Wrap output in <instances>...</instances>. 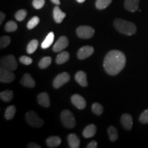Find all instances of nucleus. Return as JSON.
I'll use <instances>...</instances> for the list:
<instances>
[{"label": "nucleus", "mask_w": 148, "mask_h": 148, "mask_svg": "<svg viewBox=\"0 0 148 148\" xmlns=\"http://www.w3.org/2000/svg\"><path fill=\"white\" fill-rule=\"evenodd\" d=\"M126 58L119 50H111L107 53L103 60V68L108 75H116L119 73L125 65Z\"/></svg>", "instance_id": "nucleus-1"}, {"label": "nucleus", "mask_w": 148, "mask_h": 148, "mask_svg": "<svg viewBox=\"0 0 148 148\" xmlns=\"http://www.w3.org/2000/svg\"><path fill=\"white\" fill-rule=\"evenodd\" d=\"M113 24L116 30L123 34L132 36L136 32V27L132 22L122 18H116Z\"/></svg>", "instance_id": "nucleus-2"}, {"label": "nucleus", "mask_w": 148, "mask_h": 148, "mask_svg": "<svg viewBox=\"0 0 148 148\" xmlns=\"http://www.w3.org/2000/svg\"><path fill=\"white\" fill-rule=\"evenodd\" d=\"M60 119L62 124L66 128H73L76 125L74 116L71 111L68 110H64L61 112Z\"/></svg>", "instance_id": "nucleus-3"}, {"label": "nucleus", "mask_w": 148, "mask_h": 148, "mask_svg": "<svg viewBox=\"0 0 148 148\" xmlns=\"http://www.w3.org/2000/svg\"><path fill=\"white\" fill-rule=\"evenodd\" d=\"M25 120L29 125L34 127H40L44 124L43 120L34 111L27 112L25 114Z\"/></svg>", "instance_id": "nucleus-4"}, {"label": "nucleus", "mask_w": 148, "mask_h": 148, "mask_svg": "<svg viewBox=\"0 0 148 148\" xmlns=\"http://www.w3.org/2000/svg\"><path fill=\"white\" fill-rule=\"evenodd\" d=\"M0 64L1 67L11 71H14L17 68V62L13 55H8L2 57L0 60Z\"/></svg>", "instance_id": "nucleus-5"}, {"label": "nucleus", "mask_w": 148, "mask_h": 148, "mask_svg": "<svg viewBox=\"0 0 148 148\" xmlns=\"http://www.w3.org/2000/svg\"><path fill=\"white\" fill-rule=\"evenodd\" d=\"M76 34L77 36L84 39H88L92 37L95 34V29L92 27L88 25H82L79 26L76 29Z\"/></svg>", "instance_id": "nucleus-6"}, {"label": "nucleus", "mask_w": 148, "mask_h": 148, "mask_svg": "<svg viewBox=\"0 0 148 148\" xmlns=\"http://www.w3.org/2000/svg\"><path fill=\"white\" fill-rule=\"evenodd\" d=\"M70 80V75L69 74L66 72H63L58 74L55 79H53V86L55 88H59L62 85H64L66 83H67Z\"/></svg>", "instance_id": "nucleus-7"}, {"label": "nucleus", "mask_w": 148, "mask_h": 148, "mask_svg": "<svg viewBox=\"0 0 148 148\" xmlns=\"http://www.w3.org/2000/svg\"><path fill=\"white\" fill-rule=\"evenodd\" d=\"M15 75L11 70L1 67L0 69V82L3 83H10L14 81Z\"/></svg>", "instance_id": "nucleus-8"}, {"label": "nucleus", "mask_w": 148, "mask_h": 148, "mask_svg": "<svg viewBox=\"0 0 148 148\" xmlns=\"http://www.w3.org/2000/svg\"><path fill=\"white\" fill-rule=\"evenodd\" d=\"M68 45H69V40H68L67 37L62 36L59 38V39L53 45V51L54 52H60L64 49H65Z\"/></svg>", "instance_id": "nucleus-9"}, {"label": "nucleus", "mask_w": 148, "mask_h": 148, "mask_svg": "<svg viewBox=\"0 0 148 148\" xmlns=\"http://www.w3.org/2000/svg\"><path fill=\"white\" fill-rule=\"evenodd\" d=\"M94 52V48L91 46H84L77 51V56L79 60H84L90 56Z\"/></svg>", "instance_id": "nucleus-10"}, {"label": "nucleus", "mask_w": 148, "mask_h": 148, "mask_svg": "<svg viewBox=\"0 0 148 148\" xmlns=\"http://www.w3.org/2000/svg\"><path fill=\"white\" fill-rule=\"evenodd\" d=\"M71 101L74 106L77 107V108L79 109V110H82V109H84L85 107H86V101H85V99L82 97V96L77 95V94L72 95V97L71 98Z\"/></svg>", "instance_id": "nucleus-11"}, {"label": "nucleus", "mask_w": 148, "mask_h": 148, "mask_svg": "<svg viewBox=\"0 0 148 148\" xmlns=\"http://www.w3.org/2000/svg\"><path fill=\"white\" fill-rule=\"evenodd\" d=\"M121 123L123 127L127 130H130L133 125V121L132 116L130 114H123L121 116Z\"/></svg>", "instance_id": "nucleus-12"}, {"label": "nucleus", "mask_w": 148, "mask_h": 148, "mask_svg": "<svg viewBox=\"0 0 148 148\" xmlns=\"http://www.w3.org/2000/svg\"><path fill=\"white\" fill-rule=\"evenodd\" d=\"M139 1L140 0H125V8L130 12H136L138 9Z\"/></svg>", "instance_id": "nucleus-13"}, {"label": "nucleus", "mask_w": 148, "mask_h": 148, "mask_svg": "<svg viewBox=\"0 0 148 148\" xmlns=\"http://www.w3.org/2000/svg\"><path fill=\"white\" fill-rule=\"evenodd\" d=\"M53 16L56 23H60L61 22L63 21L64 18H65L66 14L62 12V11L60 10V8L57 5V6H56L55 8H53Z\"/></svg>", "instance_id": "nucleus-14"}, {"label": "nucleus", "mask_w": 148, "mask_h": 148, "mask_svg": "<svg viewBox=\"0 0 148 148\" xmlns=\"http://www.w3.org/2000/svg\"><path fill=\"white\" fill-rule=\"evenodd\" d=\"M21 84L25 87L34 88L35 86V81L29 73H25L21 79Z\"/></svg>", "instance_id": "nucleus-15"}, {"label": "nucleus", "mask_w": 148, "mask_h": 148, "mask_svg": "<svg viewBox=\"0 0 148 148\" xmlns=\"http://www.w3.org/2000/svg\"><path fill=\"white\" fill-rule=\"evenodd\" d=\"M37 101L40 106L48 108L50 105V100H49V95L47 92H41L38 95Z\"/></svg>", "instance_id": "nucleus-16"}, {"label": "nucleus", "mask_w": 148, "mask_h": 148, "mask_svg": "<svg viewBox=\"0 0 148 148\" xmlns=\"http://www.w3.org/2000/svg\"><path fill=\"white\" fill-rule=\"evenodd\" d=\"M75 79L80 86H84V87L87 86L88 82L86 79V74L84 71H77L75 75Z\"/></svg>", "instance_id": "nucleus-17"}, {"label": "nucleus", "mask_w": 148, "mask_h": 148, "mask_svg": "<svg viewBox=\"0 0 148 148\" xmlns=\"http://www.w3.org/2000/svg\"><path fill=\"white\" fill-rule=\"evenodd\" d=\"M97 128L94 124H90L86 126L83 130V136L86 138H91L95 134Z\"/></svg>", "instance_id": "nucleus-18"}, {"label": "nucleus", "mask_w": 148, "mask_h": 148, "mask_svg": "<svg viewBox=\"0 0 148 148\" xmlns=\"http://www.w3.org/2000/svg\"><path fill=\"white\" fill-rule=\"evenodd\" d=\"M68 143L71 148H78L80 144V140L75 134H70L67 136Z\"/></svg>", "instance_id": "nucleus-19"}, {"label": "nucleus", "mask_w": 148, "mask_h": 148, "mask_svg": "<svg viewBox=\"0 0 148 148\" xmlns=\"http://www.w3.org/2000/svg\"><path fill=\"white\" fill-rule=\"evenodd\" d=\"M61 138L59 136H50L46 140V144L49 147H56L60 145Z\"/></svg>", "instance_id": "nucleus-20"}, {"label": "nucleus", "mask_w": 148, "mask_h": 148, "mask_svg": "<svg viewBox=\"0 0 148 148\" xmlns=\"http://www.w3.org/2000/svg\"><path fill=\"white\" fill-rule=\"evenodd\" d=\"M53 39H54V34L53 32H49L46 36L45 39L43 40V42L41 44V47L42 49H47V48L49 47L53 43Z\"/></svg>", "instance_id": "nucleus-21"}, {"label": "nucleus", "mask_w": 148, "mask_h": 148, "mask_svg": "<svg viewBox=\"0 0 148 148\" xmlns=\"http://www.w3.org/2000/svg\"><path fill=\"white\" fill-rule=\"evenodd\" d=\"M69 59V53L67 51H62L59 53L57 56L56 59V62L58 64H61L65 63L66 62H67Z\"/></svg>", "instance_id": "nucleus-22"}, {"label": "nucleus", "mask_w": 148, "mask_h": 148, "mask_svg": "<svg viewBox=\"0 0 148 148\" xmlns=\"http://www.w3.org/2000/svg\"><path fill=\"white\" fill-rule=\"evenodd\" d=\"M112 2V0H97L95 1L96 8L98 10H103L106 8Z\"/></svg>", "instance_id": "nucleus-23"}, {"label": "nucleus", "mask_w": 148, "mask_h": 148, "mask_svg": "<svg viewBox=\"0 0 148 148\" xmlns=\"http://www.w3.org/2000/svg\"><path fill=\"white\" fill-rule=\"evenodd\" d=\"M16 112V107L14 106H10L5 111L4 116L7 120H10L14 117Z\"/></svg>", "instance_id": "nucleus-24"}, {"label": "nucleus", "mask_w": 148, "mask_h": 148, "mask_svg": "<svg viewBox=\"0 0 148 148\" xmlns=\"http://www.w3.org/2000/svg\"><path fill=\"white\" fill-rule=\"evenodd\" d=\"M38 46V41L36 39H33L29 42L27 46V52L29 54L33 53L36 50Z\"/></svg>", "instance_id": "nucleus-25"}, {"label": "nucleus", "mask_w": 148, "mask_h": 148, "mask_svg": "<svg viewBox=\"0 0 148 148\" xmlns=\"http://www.w3.org/2000/svg\"><path fill=\"white\" fill-rule=\"evenodd\" d=\"M0 97L4 101H10L13 98V92L12 90H5L1 92Z\"/></svg>", "instance_id": "nucleus-26"}, {"label": "nucleus", "mask_w": 148, "mask_h": 148, "mask_svg": "<svg viewBox=\"0 0 148 148\" xmlns=\"http://www.w3.org/2000/svg\"><path fill=\"white\" fill-rule=\"evenodd\" d=\"M51 63V57L46 56V57H43V58L40 60L39 63H38V66H39L40 69H43L48 67V66L50 65Z\"/></svg>", "instance_id": "nucleus-27"}, {"label": "nucleus", "mask_w": 148, "mask_h": 148, "mask_svg": "<svg viewBox=\"0 0 148 148\" xmlns=\"http://www.w3.org/2000/svg\"><path fill=\"white\" fill-rule=\"evenodd\" d=\"M108 134L111 141H115L118 138V133L114 126H110L108 129Z\"/></svg>", "instance_id": "nucleus-28"}, {"label": "nucleus", "mask_w": 148, "mask_h": 148, "mask_svg": "<svg viewBox=\"0 0 148 148\" xmlns=\"http://www.w3.org/2000/svg\"><path fill=\"white\" fill-rule=\"evenodd\" d=\"M17 24L14 21H10L5 24V30L7 32H12L16 30L17 29Z\"/></svg>", "instance_id": "nucleus-29"}, {"label": "nucleus", "mask_w": 148, "mask_h": 148, "mask_svg": "<svg viewBox=\"0 0 148 148\" xmlns=\"http://www.w3.org/2000/svg\"><path fill=\"white\" fill-rule=\"evenodd\" d=\"M92 111L97 115H101L103 111V107L99 103H94L92 105Z\"/></svg>", "instance_id": "nucleus-30"}, {"label": "nucleus", "mask_w": 148, "mask_h": 148, "mask_svg": "<svg viewBox=\"0 0 148 148\" xmlns=\"http://www.w3.org/2000/svg\"><path fill=\"white\" fill-rule=\"evenodd\" d=\"M40 19L38 16H34L31 18L30 20L28 21V23L27 24V29H32L36 26L38 23H39Z\"/></svg>", "instance_id": "nucleus-31"}, {"label": "nucleus", "mask_w": 148, "mask_h": 148, "mask_svg": "<svg viewBox=\"0 0 148 148\" xmlns=\"http://www.w3.org/2000/svg\"><path fill=\"white\" fill-rule=\"evenodd\" d=\"M10 38L8 36H3L0 38V48L3 49V48L6 47L10 43Z\"/></svg>", "instance_id": "nucleus-32"}, {"label": "nucleus", "mask_w": 148, "mask_h": 148, "mask_svg": "<svg viewBox=\"0 0 148 148\" xmlns=\"http://www.w3.org/2000/svg\"><path fill=\"white\" fill-rule=\"evenodd\" d=\"M14 16H15L16 19L17 20V21H23L27 16V10H23V9H21V10H18L17 12H16L15 15Z\"/></svg>", "instance_id": "nucleus-33"}, {"label": "nucleus", "mask_w": 148, "mask_h": 148, "mask_svg": "<svg viewBox=\"0 0 148 148\" xmlns=\"http://www.w3.org/2000/svg\"><path fill=\"white\" fill-rule=\"evenodd\" d=\"M45 3V0H33L32 5L34 8L40 9L44 6Z\"/></svg>", "instance_id": "nucleus-34"}, {"label": "nucleus", "mask_w": 148, "mask_h": 148, "mask_svg": "<svg viewBox=\"0 0 148 148\" xmlns=\"http://www.w3.org/2000/svg\"><path fill=\"white\" fill-rule=\"evenodd\" d=\"M139 121L142 123H148V109L142 112L140 115Z\"/></svg>", "instance_id": "nucleus-35"}, {"label": "nucleus", "mask_w": 148, "mask_h": 148, "mask_svg": "<svg viewBox=\"0 0 148 148\" xmlns=\"http://www.w3.org/2000/svg\"><path fill=\"white\" fill-rule=\"evenodd\" d=\"M19 61L22 64H25V65H29L32 63V59L28 56H22L20 57Z\"/></svg>", "instance_id": "nucleus-36"}, {"label": "nucleus", "mask_w": 148, "mask_h": 148, "mask_svg": "<svg viewBox=\"0 0 148 148\" xmlns=\"http://www.w3.org/2000/svg\"><path fill=\"white\" fill-rule=\"evenodd\" d=\"M97 142L95 141V140H92V141L90 142V143L86 146V147L87 148H97Z\"/></svg>", "instance_id": "nucleus-37"}, {"label": "nucleus", "mask_w": 148, "mask_h": 148, "mask_svg": "<svg viewBox=\"0 0 148 148\" xmlns=\"http://www.w3.org/2000/svg\"><path fill=\"white\" fill-rule=\"evenodd\" d=\"M27 147H30V148H40V146L38 145V144L34 143H29L27 146Z\"/></svg>", "instance_id": "nucleus-38"}, {"label": "nucleus", "mask_w": 148, "mask_h": 148, "mask_svg": "<svg viewBox=\"0 0 148 148\" xmlns=\"http://www.w3.org/2000/svg\"><path fill=\"white\" fill-rule=\"evenodd\" d=\"M5 17V14L2 12H0V24H1L3 23V20H4Z\"/></svg>", "instance_id": "nucleus-39"}, {"label": "nucleus", "mask_w": 148, "mask_h": 148, "mask_svg": "<svg viewBox=\"0 0 148 148\" xmlns=\"http://www.w3.org/2000/svg\"><path fill=\"white\" fill-rule=\"evenodd\" d=\"M51 2H52V3H54V4L57 5H58L60 4V0H51Z\"/></svg>", "instance_id": "nucleus-40"}, {"label": "nucleus", "mask_w": 148, "mask_h": 148, "mask_svg": "<svg viewBox=\"0 0 148 148\" xmlns=\"http://www.w3.org/2000/svg\"><path fill=\"white\" fill-rule=\"evenodd\" d=\"M76 1L78 3H83V2H84L85 0H76Z\"/></svg>", "instance_id": "nucleus-41"}]
</instances>
